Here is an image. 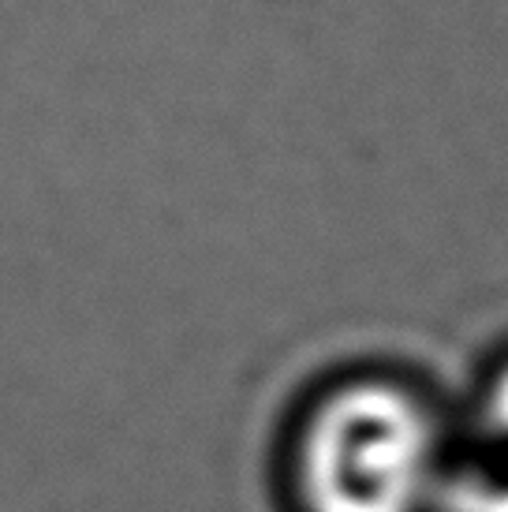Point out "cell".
Instances as JSON below:
<instances>
[{
    "label": "cell",
    "mask_w": 508,
    "mask_h": 512,
    "mask_svg": "<svg viewBox=\"0 0 508 512\" xmlns=\"http://www.w3.org/2000/svg\"><path fill=\"white\" fill-rule=\"evenodd\" d=\"M438 423L419 393L389 378L329 389L296 438L307 512H419L438 475Z\"/></svg>",
    "instance_id": "6da1fadb"
},
{
    "label": "cell",
    "mask_w": 508,
    "mask_h": 512,
    "mask_svg": "<svg viewBox=\"0 0 508 512\" xmlns=\"http://www.w3.org/2000/svg\"><path fill=\"white\" fill-rule=\"evenodd\" d=\"M486 415H490V427H494V434L508 445V363L497 370V378L490 382Z\"/></svg>",
    "instance_id": "7a4b0ae2"
}]
</instances>
